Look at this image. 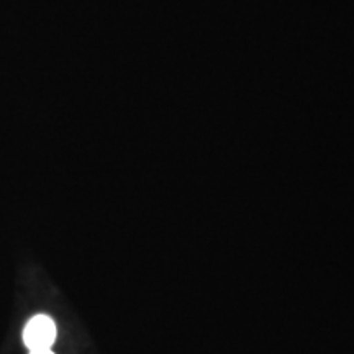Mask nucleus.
Listing matches in <instances>:
<instances>
[{"label":"nucleus","instance_id":"1","mask_svg":"<svg viewBox=\"0 0 354 354\" xmlns=\"http://www.w3.org/2000/svg\"><path fill=\"white\" fill-rule=\"evenodd\" d=\"M57 328L50 315L38 313L26 322L24 328V343L28 351L38 349H51L56 342Z\"/></svg>","mask_w":354,"mask_h":354},{"label":"nucleus","instance_id":"2","mask_svg":"<svg viewBox=\"0 0 354 354\" xmlns=\"http://www.w3.org/2000/svg\"><path fill=\"white\" fill-rule=\"evenodd\" d=\"M30 354H55L51 349H38V351H30Z\"/></svg>","mask_w":354,"mask_h":354}]
</instances>
